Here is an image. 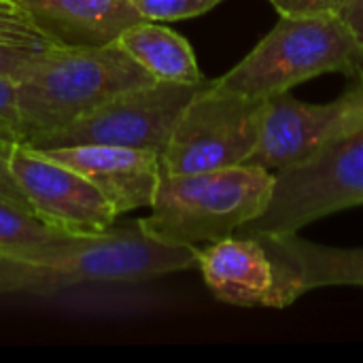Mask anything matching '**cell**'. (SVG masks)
<instances>
[{"instance_id": "1", "label": "cell", "mask_w": 363, "mask_h": 363, "mask_svg": "<svg viewBox=\"0 0 363 363\" xmlns=\"http://www.w3.org/2000/svg\"><path fill=\"white\" fill-rule=\"evenodd\" d=\"M194 266L196 247L160 242L134 221L98 236H72L34 262L0 257V296H38L85 283H134Z\"/></svg>"}, {"instance_id": "2", "label": "cell", "mask_w": 363, "mask_h": 363, "mask_svg": "<svg viewBox=\"0 0 363 363\" xmlns=\"http://www.w3.org/2000/svg\"><path fill=\"white\" fill-rule=\"evenodd\" d=\"M155 79L117 43L51 47L17 77L21 140L55 132L108 98Z\"/></svg>"}, {"instance_id": "3", "label": "cell", "mask_w": 363, "mask_h": 363, "mask_svg": "<svg viewBox=\"0 0 363 363\" xmlns=\"http://www.w3.org/2000/svg\"><path fill=\"white\" fill-rule=\"evenodd\" d=\"M274 172L253 164L162 174L151 213L138 223L160 242L200 249L257 219L270 202Z\"/></svg>"}, {"instance_id": "4", "label": "cell", "mask_w": 363, "mask_h": 363, "mask_svg": "<svg viewBox=\"0 0 363 363\" xmlns=\"http://www.w3.org/2000/svg\"><path fill=\"white\" fill-rule=\"evenodd\" d=\"M328 72L363 79V49L340 15L281 17L253 51L215 83L266 100Z\"/></svg>"}, {"instance_id": "5", "label": "cell", "mask_w": 363, "mask_h": 363, "mask_svg": "<svg viewBox=\"0 0 363 363\" xmlns=\"http://www.w3.org/2000/svg\"><path fill=\"white\" fill-rule=\"evenodd\" d=\"M363 204V130L274 170L266 211L245 225L268 234H298L304 225Z\"/></svg>"}, {"instance_id": "6", "label": "cell", "mask_w": 363, "mask_h": 363, "mask_svg": "<svg viewBox=\"0 0 363 363\" xmlns=\"http://www.w3.org/2000/svg\"><path fill=\"white\" fill-rule=\"evenodd\" d=\"M264 102L208 79L179 117L160 155L162 174H194L247 164L262 128Z\"/></svg>"}, {"instance_id": "7", "label": "cell", "mask_w": 363, "mask_h": 363, "mask_svg": "<svg viewBox=\"0 0 363 363\" xmlns=\"http://www.w3.org/2000/svg\"><path fill=\"white\" fill-rule=\"evenodd\" d=\"M206 81L208 79L200 83L153 81L149 85L125 89L87 111L72 123L36 136L23 145L36 151L104 145L155 151L162 155L179 117Z\"/></svg>"}, {"instance_id": "8", "label": "cell", "mask_w": 363, "mask_h": 363, "mask_svg": "<svg viewBox=\"0 0 363 363\" xmlns=\"http://www.w3.org/2000/svg\"><path fill=\"white\" fill-rule=\"evenodd\" d=\"M238 232L198 249V268L213 296L242 308H287L300 300L306 287L277 236Z\"/></svg>"}, {"instance_id": "9", "label": "cell", "mask_w": 363, "mask_h": 363, "mask_svg": "<svg viewBox=\"0 0 363 363\" xmlns=\"http://www.w3.org/2000/svg\"><path fill=\"white\" fill-rule=\"evenodd\" d=\"M359 130H363V79L325 104L302 102L285 91L266 98L259 140L247 164L274 172Z\"/></svg>"}, {"instance_id": "10", "label": "cell", "mask_w": 363, "mask_h": 363, "mask_svg": "<svg viewBox=\"0 0 363 363\" xmlns=\"http://www.w3.org/2000/svg\"><path fill=\"white\" fill-rule=\"evenodd\" d=\"M9 164L32 211L64 232L98 236L108 232L119 217L87 177L43 151L15 143Z\"/></svg>"}, {"instance_id": "11", "label": "cell", "mask_w": 363, "mask_h": 363, "mask_svg": "<svg viewBox=\"0 0 363 363\" xmlns=\"http://www.w3.org/2000/svg\"><path fill=\"white\" fill-rule=\"evenodd\" d=\"M43 153L87 177L113 204L117 215L153 204L162 179L160 153L155 151L81 145L45 149Z\"/></svg>"}, {"instance_id": "12", "label": "cell", "mask_w": 363, "mask_h": 363, "mask_svg": "<svg viewBox=\"0 0 363 363\" xmlns=\"http://www.w3.org/2000/svg\"><path fill=\"white\" fill-rule=\"evenodd\" d=\"M60 47L108 45L145 21L134 0H17Z\"/></svg>"}, {"instance_id": "13", "label": "cell", "mask_w": 363, "mask_h": 363, "mask_svg": "<svg viewBox=\"0 0 363 363\" xmlns=\"http://www.w3.org/2000/svg\"><path fill=\"white\" fill-rule=\"evenodd\" d=\"M117 43L155 79L170 83L204 81L191 45L157 21H140L121 32Z\"/></svg>"}, {"instance_id": "14", "label": "cell", "mask_w": 363, "mask_h": 363, "mask_svg": "<svg viewBox=\"0 0 363 363\" xmlns=\"http://www.w3.org/2000/svg\"><path fill=\"white\" fill-rule=\"evenodd\" d=\"M274 236L281 249L300 270L306 291L334 285L363 287V247L338 249L304 240L298 234Z\"/></svg>"}, {"instance_id": "15", "label": "cell", "mask_w": 363, "mask_h": 363, "mask_svg": "<svg viewBox=\"0 0 363 363\" xmlns=\"http://www.w3.org/2000/svg\"><path fill=\"white\" fill-rule=\"evenodd\" d=\"M72 236L74 234L43 221L36 213L0 200V257L34 262Z\"/></svg>"}, {"instance_id": "16", "label": "cell", "mask_w": 363, "mask_h": 363, "mask_svg": "<svg viewBox=\"0 0 363 363\" xmlns=\"http://www.w3.org/2000/svg\"><path fill=\"white\" fill-rule=\"evenodd\" d=\"M0 45H17L30 49L60 47L17 0H0Z\"/></svg>"}, {"instance_id": "17", "label": "cell", "mask_w": 363, "mask_h": 363, "mask_svg": "<svg viewBox=\"0 0 363 363\" xmlns=\"http://www.w3.org/2000/svg\"><path fill=\"white\" fill-rule=\"evenodd\" d=\"M221 0H134L145 21H177L208 13Z\"/></svg>"}, {"instance_id": "18", "label": "cell", "mask_w": 363, "mask_h": 363, "mask_svg": "<svg viewBox=\"0 0 363 363\" xmlns=\"http://www.w3.org/2000/svg\"><path fill=\"white\" fill-rule=\"evenodd\" d=\"M281 17L340 15L345 0H268Z\"/></svg>"}, {"instance_id": "19", "label": "cell", "mask_w": 363, "mask_h": 363, "mask_svg": "<svg viewBox=\"0 0 363 363\" xmlns=\"http://www.w3.org/2000/svg\"><path fill=\"white\" fill-rule=\"evenodd\" d=\"M0 130L21 140V121L17 108V85L9 77H0Z\"/></svg>"}, {"instance_id": "20", "label": "cell", "mask_w": 363, "mask_h": 363, "mask_svg": "<svg viewBox=\"0 0 363 363\" xmlns=\"http://www.w3.org/2000/svg\"><path fill=\"white\" fill-rule=\"evenodd\" d=\"M38 51H43V49L0 45V77H9V79L17 81V77L34 62Z\"/></svg>"}, {"instance_id": "21", "label": "cell", "mask_w": 363, "mask_h": 363, "mask_svg": "<svg viewBox=\"0 0 363 363\" xmlns=\"http://www.w3.org/2000/svg\"><path fill=\"white\" fill-rule=\"evenodd\" d=\"M0 200H6L11 204H17V206L26 208V211L34 213L32 204L28 202L26 194L21 191V187H19L13 170H11L9 157H4V155H0Z\"/></svg>"}, {"instance_id": "22", "label": "cell", "mask_w": 363, "mask_h": 363, "mask_svg": "<svg viewBox=\"0 0 363 363\" xmlns=\"http://www.w3.org/2000/svg\"><path fill=\"white\" fill-rule=\"evenodd\" d=\"M340 19L351 28L363 49V0H345L340 9Z\"/></svg>"}, {"instance_id": "23", "label": "cell", "mask_w": 363, "mask_h": 363, "mask_svg": "<svg viewBox=\"0 0 363 363\" xmlns=\"http://www.w3.org/2000/svg\"><path fill=\"white\" fill-rule=\"evenodd\" d=\"M17 140L11 136V134H6L4 130H0V155H4V157H9L11 155V149H13V145H15Z\"/></svg>"}]
</instances>
